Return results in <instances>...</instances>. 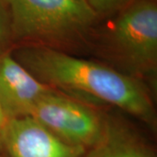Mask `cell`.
Returning <instances> with one entry per match:
<instances>
[{
  "label": "cell",
  "mask_w": 157,
  "mask_h": 157,
  "mask_svg": "<svg viewBox=\"0 0 157 157\" xmlns=\"http://www.w3.org/2000/svg\"><path fill=\"white\" fill-rule=\"evenodd\" d=\"M12 54L35 78L52 89L64 91L77 100L111 105L155 125L154 103L145 86L123 72L41 45H15Z\"/></svg>",
  "instance_id": "1"
},
{
  "label": "cell",
  "mask_w": 157,
  "mask_h": 157,
  "mask_svg": "<svg viewBox=\"0 0 157 157\" xmlns=\"http://www.w3.org/2000/svg\"><path fill=\"white\" fill-rule=\"evenodd\" d=\"M13 45L69 52L91 45L100 21L86 0H9Z\"/></svg>",
  "instance_id": "2"
},
{
  "label": "cell",
  "mask_w": 157,
  "mask_h": 157,
  "mask_svg": "<svg viewBox=\"0 0 157 157\" xmlns=\"http://www.w3.org/2000/svg\"><path fill=\"white\" fill-rule=\"evenodd\" d=\"M96 29L93 43L140 80L155 78L157 71L156 0H135Z\"/></svg>",
  "instance_id": "3"
},
{
  "label": "cell",
  "mask_w": 157,
  "mask_h": 157,
  "mask_svg": "<svg viewBox=\"0 0 157 157\" xmlns=\"http://www.w3.org/2000/svg\"><path fill=\"white\" fill-rule=\"evenodd\" d=\"M30 116L64 141L86 150L100 140L107 121L84 101L54 89L38 101Z\"/></svg>",
  "instance_id": "4"
},
{
  "label": "cell",
  "mask_w": 157,
  "mask_h": 157,
  "mask_svg": "<svg viewBox=\"0 0 157 157\" xmlns=\"http://www.w3.org/2000/svg\"><path fill=\"white\" fill-rule=\"evenodd\" d=\"M85 152L61 140L33 116L8 120L0 141L3 157H83Z\"/></svg>",
  "instance_id": "5"
},
{
  "label": "cell",
  "mask_w": 157,
  "mask_h": 157,
  "mask_svg": "<svg viewBox=\"0 0 157 157\" xmlns=\"http://www.w3.org/2000/svg\"><path fill=\"white\" fill-rule=\"evenodd\" d=\"M52 89L17 61L12 48L0 49V104L7 120L30 116Z\"/></svg>",
  "instance_id": "6"
},
{
  "label": "cell",
  "mask_w": 157,
  "mask_h": 157,
  "mask_svg": "<svg viewBox=\"0 0 157 157\" xmlns=\"http://www.w3.org/2000/svg\"><path fill=\"white\" fill-rule=\"evenodd\" d=\"M83 157H157L155 149L139 134L110 120L100 140Z\"/></svg>",
  "instance_id": "7"
},
{
  "label": "cell",
  "mask_w": 157,
  "mask_h": 157,
  "mask_svg": "<svg viewBox=\"0 0 157 157\" xmlns=\"http://www.w3.org/2000/svg\"><path fill=\"white\" fill-rule=\"evenodd\" d=\"M13 46L9 0H0V49H9Z\"/></svg>",
  "instance_id": "8"
},
{
  "label": "cell",
  "mask_w": 157,
  "mask_h": 157,
  "mask_svg": "<svg viewBox=\"0 0 157 157\" xmlns=\"http://www.w3.org/2000/svg\"><path fill=\"white\" fill-rule=\"evenodd\" d=\"M99 18L111 17L135 0H86Z\"/></svg>",
  "instance_id": "9"
},
{
  "label": "cell",
  "mask_w": 157,
  "mask_h": 157,
  "mask_svg": "<svg viewBox=\"0 0 157 157\" xmlns=\"http://www.w3.org/2000/svg\"><path fill=\"white\" fill-rule=\"evenodd\" d=\"M7 121H8V120H7L6 114L3 111V108L1 107V104H0V141H1V138H2L3 133H4V130L6 128Z\"/></svg>",
  "instance_id": "10"
},
{
  "label": "cell",
  "mask_w": 157,
  "mask_h": 157,
  "mask_svg": "<svg viewBox=\"0 0 157 157\" xmlns=\"http://www.w3.org/2000/svg\"><path fill=\"white\" fill-rule=\"evenodd\" d=\"M0 157H3V156H2V155H0Z\"/></svg>",
  "instance_id": "11"
}]
</instances>
